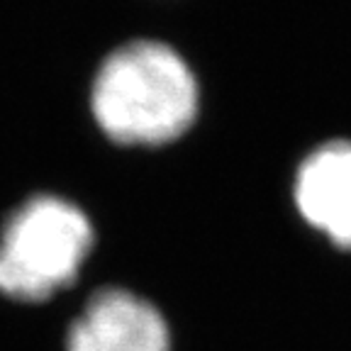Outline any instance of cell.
<instances>
[{"label":"cell","instance_id":"obj_1","mask_svg":"<svg viewBox=\"0 0 351 351\" xmlns=\"http://www.w3.org/2000/svg\"><path fill=\"white\" fill-rule=\"evenodd\" d=\"M197 81L169 44L130 42L108 56L93 83V112L110 139L159 147L183 137L197 115Z\"/></svg>","mask_w":351,"mask_h":351},{"label":"cell","instance_id":"obj_2","mask_svg":"<svg viewBox=\"0 0 351 351\" xmlns=\"http://www.w3.org/2000/svg\"><path fill=\"white\" fill-rule=\"evenodd\" d=\"M93 247V227L76 208L54 195L22 205L0 237V291L37 302L71 285Z\"/></svg>","mask_w":351,"mask_h":351},{"label":"cell","instance_id":"obj_3","mask_svg":"<svg viewBox=\"0 0 351 351\" xmlns=\"http://www.w3.org/2000/svg\"><path fill=\"white\" fill-rule=\"evenodd\" d=\"M69 351H171L169 324L144 298L122 288L98 291L69 329Z\"/></svg>","mask_w":351,"mask_h":351},{"label":"cell","instance_id":"obj_4","mask_svg":"<svg viewBox=\"0 0 351 351\" xmlns=\"http://www.w3.org/2000/svg\"><path fill=\"white\" fill-rule=\"evenodd\" d=\"M295 205L305 222L351 252V142L317 147L295 176Z\"/></svg>","mask_w":351,"mask_h":351}]
</instances>
